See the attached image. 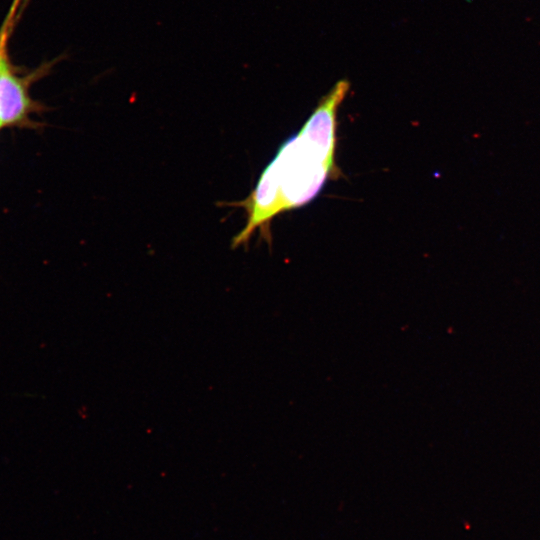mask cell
I'll return each mask as SVG.
<instances>
[{
  "instance_id": "obj_3",
  "label": "cell",
  "mask_w": 540,
  "mask_h": 540,
  "mask_svg": "<svg viewBox=\"0 0 540 540\" xmlns=\"http://www.w3.org/2000/svg\"><path fill=\"white\" fill-rule=\"evenodd\" d=\"M23 0H14L13 4L5 18L3 25L0 28V59L7 54L8 40L13 32V29L18 21L19 15L23 9Z\"/></svg>"
},
{
  "instance_id": "obj_1",
  "label": "cell",
  "mask_w": 540,
  "mask_h": 540,
  "mask_svg": "<svg viewBox=\"0 0 540 540\" xmlns=\"http://www.w3.org/2000/svg\"><path fill=\"white\" fill-rule=\"evenodd\" d=\"M348 90L347 80L336 82L301 130L283 143L250 195L226 203L247 214L245 227L232 240L233 248L247 245L257 229L270 242V223L275 216L309 203L328 179L340 175L335 162L337 111Z\"/></svg>"
},
{
  "instance_id": "obj_2",
  "label": "cell",
  "mask_w": 540,
  "mask_h": 540,
  "mask_svg": "<svg viewBox=\"0 0 540 540\" xmlns=\"http://www.w3.org/2000/svg\"><path fill=\"white\" fill-rule=\"evenodd\" d=\"M30 107L25 80L16 74L6 54L0 59V128L22 121Z\"/></svg>"
}]
</instances>
